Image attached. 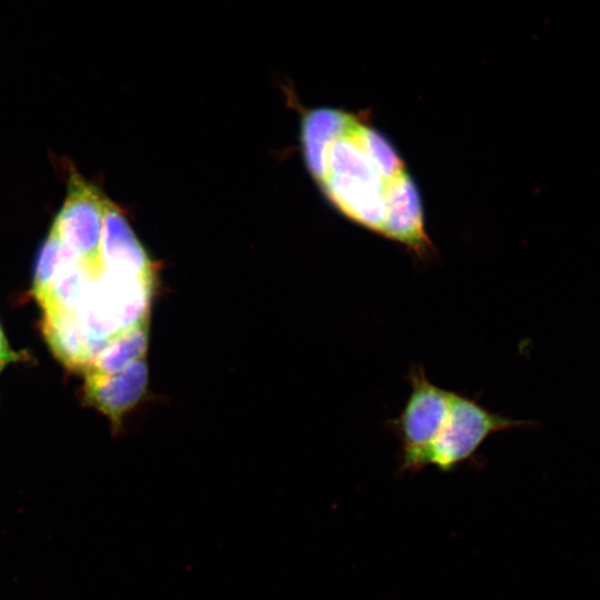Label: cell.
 Listing matches in <instances>:
<instances>
[{"label":"cell","instance_id":"cell-8","mask_svg":"<svg viewBox=\"0 0 600 600\" xmlns=\"http://www.w3.org/2000/svg\"><path fill=\"white\" fill-rule=\"evenodd\" d=\"M350 116L332 108H318L304 113L301 122L302 151L313 179L320 170L327 147L342 131Z\"/></svg>","mask_w":600,"mask_h":600},{"label":"cell","instance_id":"cell-7","mask_svg":"<svg viewBox=\"0 0 600 600\" xmlns=\"http://www.w3.org/2000/svg\"><path fill=\"white\" fill-rule=\"evenodd\" d=\"M43 333L54 356L73 370L86 373L99 354L70 312H43Z\"/></svg>","mask_w":600,"mask_h":600},{"label":"cell","instance_id":"cell-6","mask_svg":"<svg viewBox=\"0 0 600 600\" xmlns=\"http://www.w3.org/2000/svg\"><path fill=\"white\" fill-rule=\"evenodd\" d=\"M381 234L419 253L428 250L420 196L408 171L398 176L390 186Z\"/></svg>","mask_w":600,"mask_h":600},{"label":"cell","instance_id":"cell-10","mask_svg":"<svg viewBox=\"0 0 600 600\" xmlns=\"http://www.w3.org/2000/svg\"><path fill=\"white\" fill-rule=\"evenodd\" d=\"M79 258L50 229L42 243L34 264L33 286L34 297H39L52 281Z\"/></svg>","mask_w":600,"mask_h":600},{"label":"cell","instance_id":"cell-2","mask_svg":"<svg viewBox=\"0 0 600 600\" xmlns=\"http://www.w3.org/2000/svg\"><path fill=\"white\" fill-rule=\"evenodd\" d=\"M410 393L401 412L388 422L400 442V470L417 472L448 418L452 391L433 383L420 364L408 370Z\"/></svg>","mask_w":600,"mask_h":600},{"label":"cell","instance_id":"cell-11","mask_svg":"<svg viewBox=\"0 0 600 600\" xmlns=\"http://www.w3.org/2000/svg\"><path fill=\"white\" fill-rule=\"evenodd\" d=\"M19 356L14 353L8 346V341L0 327V371L9 362L16 361Z\"/></svg>","mask_w":600,"mask_h":600},{"label":"cell","instance_id":"cell-5","mask_svg":"<svg viewBox=\"0 0 600 600\" xmlns=\"http://www.w3.org/2000/svg\"><path fill=\"white\" fill-rule=\"evenodd\" d=\"M84 397L89 404L107 416L114 427L139 402L148 383V367L142 358L111 373H86Z\"/></svg>","mask_w":600,"mask_h":600},{"label":"cell","instance_id":"cell-3","mask_svg":"<svg viewBox=\"0 0 600 600\" xmlns=\"http://www.w3.org/2000/svg\"><path fill=\"white\" fill-rule=\"evenodd\" d=\"M526 422L491 412L477 398L452 391L448 418L427 450L422 469L433 466L443 472L476 458L482 443L492 434L519 428Z\"/></svg>","mask_w":600,"mask_h":600},{"label":"cell","instance_id":"cell-9","mask_svg":"<svg viewBox=\"0 0 600 600\" xmlns=\"http://www.w3.org/2000/svg\"><path fill=\"white\" fill-rule=\"evenodd\" d=\"M150 322L143 323L110 342L86 372L111 373L146 358ZM84 373V374H86Z\"/></svg>","mask_w":600,"mask_h":600},{"label":"cell","instance_id":"cell-4","mask_svg":"<svg viewBox=\"0 0 600 600\" xmlns=\"http://www.w3.org/2000/svg\"><path fill=\"white\" fill-rule=\"evenodd\" d=\"M102 194L77 171L69 174L67 196L51 230L84 263L103 261L101 236L103 227Z\"/></svg>","mask_w":600,"mask_h":600},{"label":"cell","instance_id":"cell-1","mask_svg":"<svg viewBox=\"0 0 600 600\" xmlns=\"http://www.w3.org/2000/svg\"><path fill=\"white\" fill-rule=\"evenodd\" d=\"M360 121L354 114L350 116L346 127L327 147L314 180L340 212L381 233L387 197L397 177L387 179L364 148L359 133Z\"/></svg>","mask_w":600,"mask_h":600}]
</instances>
